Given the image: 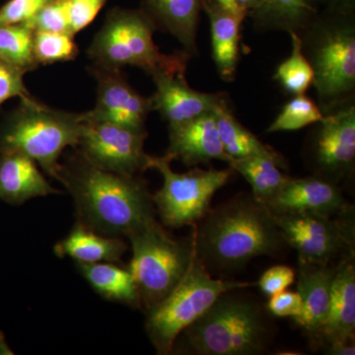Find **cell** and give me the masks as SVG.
<instances>
[{
  "label": "cell",
  "mask_w": 355,
  "mask_h": 355,
  "mask_svg": "<svg viewBox=\"0 0 355 355\" xmlns=\"http://www.w3.org/2000/svg\"><path fill=\"white\" fill-rule=\"evenodd\" d=\"M211 30L212 55L219 76L226 83L234 80L239 58L240 28L244 16L224 8L216 0H202Z\"/></svg>",
  "instance_id": "cell-20"
},
{
  "label": "cell",
  "mask_w": 355,
  "mask_h": 355,
  "mask_svg": "<svg viewBox=\"0 0 355 355\" xmlns=\"http://www.w3.org/2000/svg\"><path fill=\"white\" fill-rule=\"evenodd\" d=\"M268 312L275 317L299 316L302 310V299L297 291H282L270 296L266 305Z\"/></svg>",
  "instance_id": "cell-36"
},
{
  "label": "cell",
  "mask_w": 355,
  "mask_h": 355,
  "mask_svg": "<svg viewBox=\"0 0 355 355\" xmlns=\"http://www.w3.org/2000/svg\"><path fill=\"white\" fill-rule=\"evenodd\" d=\"M51 0H8L0 7V25L27 24Z\"/></svg>",
  "instance_id": "cell-33"
},
{
  "label": "cell",
  "mask_w": 355,
  "mask_h": 355,
  "mask_svg": "<svg viewBox=\"0 0 355 355\" xmlns=\"http://www.w3.org/2000/svg\"><path fill=\"white\" fill-rule=\"evenodd\" d=\"M33 159L15 153H0V200L20 205L31 198L55 195Z\"/></svg>",
  "instance_id": "cell-19"
},
{
  "label": "cell",
  "mask_w": 355,
  "mask_h": 355,
  "mask_svg": "<svg viewBox=\"0 0 355 355\" xmlns=\"http://www.w3.org/2000/svg\"><path fill=\"white\" fill-rule=\"evenodd\" d=\"M164 156L170 161L179 159L190 167L216 159L228 163L231 159L222 146L214 112L169 125V147Z\"/></svg>",
  "instance_id": "cell-18"
},
{
  "label": "cell",
  "mask_w": 355,
  "mask_h": 355,
  "mask_svg": "<svg viewBox=\"0 0 355 355\" xmlns=\"http://www.w3.org/2000/svg\"><path fill=\"white\" fill-rule=\"evenodd\" d=\"M289 34L292 41L291 55L279 65L275 79L287 92L295 96L302 95L313 85L314 72L303 53L300 37L296 33Z\"/></svg>",
  "instance_id": "cell-28"
},
{
  "label": "cell",
  "mask_w": 355,
  "mask_h": 355,
  "mask_svg": "<svg viewBox=\"0 0 355 355\" xmlns=\"http://www.w3.org/2000/svg\"><path fill=\"white\" fill-rule=\"evenodd\" d=\"M216 1L218 2V3L223 6L224 8L228 9L231 12L247 17V14L238 7L237 4H236L235 0H216Z\"/></svg>",
  "instance_id": "cell-39"
},
{
  "label": "cell",
  "mask_w": 355,
  "mask_h": 355,
  "mask_svg": "<svg viewBox=\"0 0 355 355\" xmlns=\"http://www.w3.org/2000/svg\"><path fill=\"white\" fill-rule=\"evenodd\" d=\"M228 164L233 171L240 173L249 182L253 191L252 195L266 205L288 179L272 159L257 156L231 158Z\"/></svg>",
  "instance_id": "cell-26"
},
{
  "label": "cell",
  "mask_w": 355,
  "mask_h": 355,
  "mask_svg": "<svg viewBox=\"0 0 355 355\" xmlns=\"http://www.w3.org/2000/svg\"><path fill=\"white\" fill-rule=\"evenodd\" d=\"M156 26L142 9H111L88 49L93 64L108 69L137 67L147 73L158 70L186 71V51L165 55L154 43Z\"/></svg>",
  "instance_id": "cell-6"
},
{
  "label": "cell",
  "mask_w": 355,
  "mask_h": 355,
  "mask_svg": "<svg viewBox=\"0 0 355 355\" xmlns=\"http://www.w3.org/2000/svg\"><path fill=\"white\" fill-rule=\"evenodd\" d=\"M132 258L128 270L139 289L141 307L150 309L186 277L195 259L193 235L173 238L157 221L128 236Z\"/></svg>",
  "instance_id": "cell-7"
},
{
  "label": "cell",
  "mask_w": 355,
  "mask_h": 355,
  "mask_svg": "<svg viewBox=\"0 0 355 355\" xmlns=\"http://www.w3.org/2000/svg\"><path fill=\"white\" fill-rule=\"evenodd\" d=\"M89 71L97 81V102L89 116L137 130H146L147 116L153 111V97L140 95L121 76V69L93 64Z\"/></svg>",
  "instance_id": "cell-13"
},
{
  "label": "cell",
  "mask_w": 355,
  "mask_h": 355,
  "mask_svg": "<svg viewBox=\"0 0 355 355\" xmlns=\"http://www.w3.org/2000/svg\"><path fill=\"white\" fill-rule=\"evenodd\" d=\"M295 277L296 272L291 266H275L263 272L258 286L263 294L270 297L286 291L295 282Z\"/></svg>",
  "instance_id": "cell-35"
},
{
  "label": "cell",
  "mask_w": 355,
  "mask_h": 355,
  "mask_svg": "<svg viewBox=\"0 0 355 355\" xmlns=\"http://www.w3.org/2000/svg\"><path fill=\"white\" fill-rule=\"evenodd\" d=\"M57 180L73 198L79 223L100 234L128 238L157 221L141 180L96 167L79 150L60 164Z\"/></svg>",
  "instance_id": "cell-1"
},
{
  "label": "cell",
  "mask_w": 355,
  "mask_h": 355,
  "mask_svg": "<svg viewBox=\"0 0 355 355\" xmlns=\"http://www.w3.org/2000/svg\"><path fill=\"white\" fill-rule=\"evenodd\" d=\"M10 349H9V347H7L6 340H4V336L2 335L1 333H0V354H12V352Z\"/></svg>",
  "instance_id": "cell-40"
},
{
  "label": "cell",
  "mask_w": 355,
  "mask_h": 355,
  "mask_svg": "<svg viewBox=\"0 0 355 355\" xmlns=\"http://www.w3.org/2000/svg\"><path fill=\"white\" fill-rule=\"evenodd\" d=\"M78 51L73 35L34 31L33 53L39 65L76 60Z\"/></svg>",
  "instance_id": "cell-29"
},
{
  "label": "cell",
  "mask_w": 355,
  "mask_h": 355,
  "mask_svg": "<svg viewBox=\"0 0 355 355\" xmlns=\"http://www.w3.org/2000/svg\"><path fill=\"white\" fill-rule=\"evenodd\" d=\"M219 137L224 151L230 158L265 157L272 159L279 167H284V160L279 153L260 141L253 133L243 127L229 111L225 100L214 110Z\"/></svg>",
  "instance_id": "cell-25"
},
{
  "label": "cell",
  "mask_w": 355,
  "mask_h": 355,
  "mask_svg": "<svg viewBox=\"0 0 355 355\" xmlns=\"http://www.w3.org/2000/svg\"><path fill=\"white\" fill-rule=\"evenodd\" d=\"M308 146L315 176L338 184L352 176L355 163L354 99L324 113Z\"/></svg>",
  "instance_id": "cell-12"
},
{
  "label": "cell",
  "mask_w": 355,
  "mask_h": 355,
  "mask_svg": "<svg viewBox=\"0 0 355 355\" xmlns=\"http://www.w3.org/2000/svg\"><path fill=\"white\" fill-rule=\"evenodd\" d=\"M128 247L120 237H110L95 232L77 222L69 234L55 246L60 258L69 257L76 263H116Z\"/></svg>",
  "instance_id": "cell-22"
},
{
  "label": "cell",
  "mask_w": 355,
  "mask_h": 355,
  "mask_svg": "<svg viewBox=\"0 0 355 355\" xmlns=\"http://www.w3.org/2000/svg\"><path fill=\"white\" fill-rule=\"evenodd\" d=\"M69 20V32L76 35L92 23L107 0H62Z\"/></svg>",
  "instance_id": "cell-31"
},
{
  "label": "cell",
  "mask_w": 355,
  "mask_h": 355,
  "mask_svg": "<svg viewBox=\"0 0 355 355\" xmlns=\"http://www.w3.org/2000/svg\"><path fill=\"white\" fill-rule=\"evenodd\" d=\"M193 230L196 251L207 270H239L254 258L279 256L289 247L272 212L253 195L209 209Z\"/></svg>",
  "instance_id": "cell-2"
},
{
  "label": "cell",
  "mask_w": 355,
  "mask_h": 355,
  "mask_svg": "<svg viewBox=\"0 0 355 355\" xmlns=\"http://www.w3.org/2000/svg\"><path fill=\"white\" fill-rule=\"evenodd\" d=\"M34 31L69 33V26L62 0H51L27 23Z\"/></svg>",
  "instance_id": "cell-32"
},
{
  "label": "cell",
  "mask_w": 355,
  "mask_h": 355,
  "mask_svg": "<svg viewBox=\"0 0 355 355\" xmlns=\"http://www.w3.org/2000/svg\"><path fill=\"white\" fill-rule=\"evenodd\" d=\"M171 161L150 156L149 167L163 176V186L153 196L161 220L173 228L197 225L209 212L214 193L227 183L233 169L202 170L175 173Z\"/></svg>",
  "instance_id": "cell-9"
},
{
  "label": "cell",
  "mask_w": 355,
  "mask_h": 355,
  "mask_svg": "<svg viewBox=\"0 0 355 355\" xmlns=\"http://www.w3.org/2000/svg\"><path fill=\"white\" fill-rule=\"evenodd\" d=\"M34 30L27 24L0 25V62L27 73L39 67L33 53Z\"/></svg>",
  "instance_id": "cell-27"
},
{
  "label": "cell",
  "mask_w": 355,
  "mask_h": 355,
  "mask_svg": "<svg viewBox=\"0 0 355 355\" xmlns=\"http://www.w3.org/2000/svg\"><path fill=\"white\" fill-rule=\"evenodd\" d=\"M320 10L317 0H265L258 10L248 16L259 31L282 30L300 34Z\"/></svg>",
  "instance_id": "cell-23"
},
{
  "label": "cell",
  "mask_w": 355,
  "mask_h": 355,
  "mask_svg": "<svg viewBox=\"0 0 355 355\" xmlns=\"http://www.w3.org/2000/svg\"><path fill=\"white\" fill-rule=\"evenodd\" d=\"M83 121V114L50 108L31 96L21 98L0 128V153L23 154L57 179L60 156L67 147L76 148Z\"/></svg>",
  "instance_id": "cell-5"
},
{
  "label": "cell",
  "mask_w": 355,
  "mask_h": 355,
  "mask_svg": "<svg viewBox=\"0 0 355 355\" xmlns=\"http://www.w3.org/2000/svg\"><path fill=\"white\" fill-rule=\"evenodd\" d=\"M186 71L158 70L151 74L156 86L153 96L154 110L169 125H178L214 112L224 101L223 96L193 90L187 83Z\"/></svg>",
  "instance_id": "cell-16"
},
{
  "label": "cell",
  "mask_w": 355,
  "mask_h": 355,
  "mask_svg": "<svg viewBox=\"0 0 355 355\" xmlns=\"http://www.w3.org/2000/svg\"><path fill=\"white\" fill-rule=\"evenodd\" d=\"M26 72L0 62V105L14 97L30 96L24 83Z\"/></svg>",
  "instance_id": "cell-34"
},
{
  "label": "cell",
  "mask_w": 355,
  "mask_h": 355,
  "mask_svg": "<svg viewBox=\"0 0 355 355\" xmlns=\"http://www.w3.org/2000/svg\"><path fill=\"white\" fill-rule=\"evenodd\" d=\"M235 288L223 292L182 331L187 352L198 355H259L272 343L275 324L266 306Z\"/></svg>",
  "instance_id": "cell-3"
},
{
  "label": "cell",
  "mask_w": 355,
  "mask_h": 355,
  "mask_svg": "<svg viewBox=\"0 0 355 355\" xmlns=\"http://www.w3.org/2000/svg\"><path fill=\"white\" fill-rule=\"evenodd\" d=\"M317 2L321 10L355 13V0H317Z\"/></svg>",
  "instance_id": "cell-37"
},
{
  "label": "cell",
  "mask_w": 355,
  "mask_h": 355,
  "mask_svg": "<svg viewBox=\"0 0 355 355\" xmlns=\"http://www.w3.org/2000/svg\"><path fill=\"white\" fill-rule=\"evenodd\" d=\"M354 257L343 261L331 284L319 347L331 355L355 354Z\"/></svg>",
  "instance_id": "cell-14"
},
{
  "label": "cell",
  "mask_w": 355,
  "mask_h": 355,
  "mask_svg": "<svg viewBox=\"0 0 355 355\" xmlns=\"http://www.w3.org/2000/svg\"><path fill=\"white\" fill-rule=\"evenodd\" d=\"M202 0H142V10L156 28L170 33L189 55L197 53V28Z\"/></svg>",
  "instance_id": "cell-21"
},
{
  "label": "cell",
  "mask_w": 355,
  "mask_h": 355,
  "mask_svg": "<svg viewBox=\"0 0 355 355\" xmlns=\"http://www.w3.org/2000/svg\"><path fill=\"white\" fill-rule=\"evenodd\" d=\"M340 263L318 265L298 261L296 277L302 310L292 320L309 338L313 347H319L330 303L331 284Z\"/></svg>",
  "instance_id": "cell-17"
},
{
  "label": "cell",
  "mask_w": 355,
  "mask_h": 355,
  "mask_svg": "<svg viewBox=\"0 0 355 355\" xmlns=\"http://www.w3.org/2000/svg\"><path fill=\"white\" fill-rule=\"evenodd\" d=\"M76 263L79 272L102 297L132 307H141L139 289L128 268L108 261Z\"/></svg>",
  "instance_id": "cell-24"
},
{
  "label": "cell",
  "mask_w": 355,
  "mask_h": 355,
  "mask_svg": "<svg viewBox=\"0 0 355 355\" xmlns=\"http://www.w3.org/2000/svg\"><path fill=\"white\" fill-rule=\"evenodd\" d=\"M272 214L338 216L354 210L338 184L317 176L291 179L268 202Z\"/></svg>",
  "instance_id": "cell-15"
},
{
  "label": "cell",
  "mask_w": 355,
  "mask_h": 355,
  "mask_svg": "<svg viewBox=\"0 0 355 355\" xmlns=\"http://www.w3.org/2000/svg\"><path fill=\"white\" fill-rule=\"evenodd\" d=\"M321 108L305 94L296 95L286 103L268 132H292L317 123L323 119Z\"/></svg>",
  "instance_id": "cell-30"
},
{
  "label": "cell",
  "mask_w": 355,
  "mask_h": 355,
  "mask_svg": "<svg viewBox=\"0 0 355 355\" xmlns=\"http://www.w3.org/2000/svg\"><path fill=\"white\" fill-rule=\"evenodd\" d=\"M235 1L238 7L244 11L248 16L250 13L258 10L263 6L265 0H235Z\"/></svg>",
  "instance_id": "cell-38"
},
{
  "label": "cell",
  "mask_w": 355,
  "mask_h": 355,
  "mask_svg": "<svg viewBox=\"0 0 355 355\" xmlns=\"http://www.w3.org/2000/svg\"><path fill=\"white\" fill-rule=\"evenodd\" d=\"M314 72L323 113L354 99L355 91V13L320 10L298 34Z\"/></svg>",
  "instance_id": "cell-4"
},
{
  "label": "cell",
  "mask_w": 355,
  "mask_h": 355,
  "mask_svg": "<svg viewBox=\"0 0 355 355\" xmlns=\"http://www.w3.org/2000/svg\"><path fill=\"white\" fill-rule=\"evenodd\" d=\"M354 210L338 216L313 214H273L298 261L336 265L354 257Z\"/></svg>",
  "instance_id": "cell-10"
},
{
  "label": "cell",
  "mask_w": 355,
  "mask_h": 355,
  "mask_svg": "<svg viewBox=\"0 0 355 355\" xmlns=\"http://www.w3.org/2000/svg\"><path fill=\"white\" fill-rule=\"evenodd\" d=\"M146 130L97 120L83 113L79 153L96 167L125 176L150 169V155L144 150Z\"/></svg>",
  "instance_id": "cell-11"
},
{
  "label": "cell",
  "mask_w": 355,
  "mask_h": 355,
  "mask_svg": "<svg viewBox=\"0 0 355 355\" xmlns=\"http://www.w3.org/2000/svg\"><path fill=\"white\" fill-rule=\"evenodd\" d=\"M251 286L214 279L196 253L190 270L176 288L146 311L147 335L158 354L172 352L182 331L202 317L223 292Z\"/></svg>",
  "instance_id": "cell-8"
}]
</instances>
